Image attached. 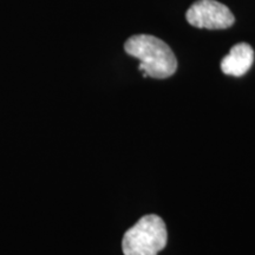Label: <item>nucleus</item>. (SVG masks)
Here are the masks:
<instances>
[{"label": "nucleus", "mask_w": 255, "mask_h": 255, "mask_svg": "<svg viewBox=\"0 0 255 255\" xmlns=\"http://www.w3.org/2000/svg\"><path fill=\"white\" fill-rule=\"evenodd\" d=\"M128 55L139 60L145 77L165 79L177 70V59L167 43L150 34H136L124 44Z\"/></svg>", "instance_id": "obj_1"}, {"label": "nucleus", "mask_w": 255, "mask_h": 255, "mask_svg": "<svg viewBox=\"0 0 255 255\" xmlns=\"http://www.w3.org/2000/svg\"><path fill=\"white\" fill-rule=\"evenodd\" d=\"M168 233L165 223L155 214L145 215L123 237L124 255H157L167 246Z\"/></svg>", "instance_id": "obj_2"}, {"label": "nucleus", "mask_w": 255, "mask_h": 255, "mask_svg": "<svg viewBox=\"0 0 255 255\" xmlns=\"http://www.w3.org/2000/svg\"><path fill=\"white\" fill-rule=\"evenodd\" d=\"M191 26L208 30H225L234 24V14L227 6L216 0H197L186 13Z\"/></svg>", "instance_id": "obj_3"}, {"label": "nucleus", "mask_w": 255, "mask_h": 255, "mask_svg": "<svg viewBox=\"0 0 255 255\" xmlns=\"http://www.w3.org/2000/svg\"><path fill=\"white\" fill-rule=\"evenodd\" d=\"M254 62V50L247 43H239L229 51L221 62V70L225 75L241 77L250 71Z\"/></svg>", "instance_id": "obj_4"}]
</instances>
